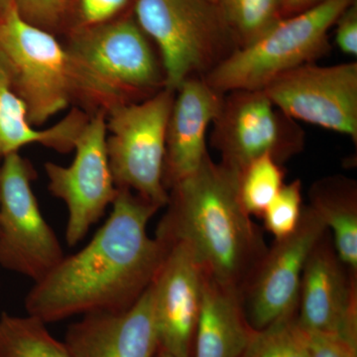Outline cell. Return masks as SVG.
<instances>
[{"instance_id": "6da1fadb", "label": "cell", "mask_w": 357, "mask_h": 357, "mask_svg": "<svg viewBox=\"0 0 357 357\" xmlns=\"http://www.w3.org/2000/svg\"><path fill=\"white\" fill-rule=\"evenodd\" d=\"M112 211L91 241L65 256L25 299L27 314L45 324L100 312H119L151 285L167 246L148 234L158 206L119 189Z\"/></svg>"}, {"instance_id": "7a4b0ae2", "label": "cell", "mask_w": 357, "mask_h": 357, "mask_svg": "<svg viewBox=\"0 0 357 357\" xmlns=\"http://www.w3.org/2000/svg\"><path fill=\"white\" fill-rule=\"evenodd\" d=\"M238 178L208 155L196 172L169 189L155 237L166 246L185 244L208 276L243 293L268 248L241 203Z\"/></svg>"}, {"instance_id": "3957f363", "label": "cell", "mask_w": 357, "mask_h": 357, "mask_svg": "<svg viewBox=\"0 0 357 357\" xmlns=\"http://www.w3.org/2000/svg\"><path fill=\"white\" fill-rule=\"evenodd\" d=\"M79 109L89 115L139 102L165 89V74L151 40L132 16L70 32Z\"/></svg>"}, {"instance_id": "277c9868", "label": "cell", "mask_w": 357, "mask_h": 357, "mask_svg": "<svg viewBox=\"0 0 357 357\" xmlns=\"http://www.w3.org/2000/svg\"><path fill=\"white\" fill-rule=\"evenodd\" d=\"M354 0H324L282 18L255 41L231 54L204 76L222 93L263 89L276 77L311 64L330 51L328 32Z\"/></svg>"}, {"instance_id": "5b68a950", "label": "cell", "mask_w": 357, "mask_h": 357, "mask_svg": "<svg viewBox=\"0 0 357 357\" xmlns=\"http://www.w3.org/2000/svg\"><path fill=\"white\" fill-rule=\"evenodd\" d=\"M133 13L156 46L171 91L204 77L237 49L213 0H134Z\"/></svg>"}, {"instance_id": "8992f818", "label": "cell", "mask_w": 357, "mask_h": 357, "mask_svg": "<svg viewBox=\"0 0 357 357\" xmlns=\"http://www.w3.org/2000/svg\"><path fill=\"white\" fill-rule=\"evenodd\" d=\"M0 52L9 72V86L25 103L36 128L79 102L74 62L55 35L30 24L16 6L0 16Z\"/></svg>"}, {"instance_id": "52a82bcc", "label": "cell", "mask_w": 357, "mask_h": 357, "mask_svg": "<svg viewBox=\"0 0 357 357\" xmlns=\"http://www.w3.org/2000/svg\"><path fill=\"white\" fill-rule=\"evenodd\" d=\"M175 91L163 89L139 102L107 114V149L117 189L135 192L159 208L168 203L164 185L166 130Z\"/></svg>"}, {"instance_id": "ba28073f", "label": "cell", "mask_w": 357, "mask_h": 357, "mask_svg": "<svg viewBox=\"0 0 357 357\" xmlns=\"http://www.w3.org/2000/svg\"><path fill=\"white\" fill-rule=\"evenodd\" d=\"M211 143L220 155V163L241 173L264 155L283 165L305 149L306 132L262 89L234 91L223 96Z\"/></svg>"}, {"instance_id": "9c48e42d", "label": "cell", "mask_w": 357, "mask_h": 357, "mask_svg": "<svg viewBox=\"0 0 357 357\" xmlns=\"http://www.w3.org/2000/svg\"><path fill=\"white\" fill-rule=\"evenodd\" d=\"M36 172L20 153L0 164V267L38 282L65 257L32 190Z\"/></svg>"}, {"instance_id": "30bf717a", "label": "cell", "mask_w": 357, "mask_h": 357, "mask_svg": "<svg viewBox=\"0 0 357 357\" xmlns=\"http://www.w3.org/2000/svg\"><path fill=\"white\" fill-rule=\"evenodd\" d=\"M107 135V114L91 115L75 144L72 163L45 164L49 191L68 208L66 239L70 246L83 241L119 192L110 170Z\"/></svg>"}, {"instance_id": "8fae6325", "label": "cell", "mask_w": 357, "mask_h": 357, "mask_svg": "<svg viewBox=\"0 0 357 357\" xmlns=\"http://www.w3.org/2000/svg\"><path fill=\"white\" fill-rule=\"evenodd\" d=\"M296 121L344 134L357 143V63L288 70L262 89Z\"/></svg>"}, {"instance_id": "7c38bea8", "label": "cell", "mask_w": 357, "mask_h": 357, "mask_svg": "<svg viewBox=\"0 0 357 357\" xmlns=\"http://www.w3.org/2000/svg\"><path fill=\"white\" fill-rule=\"evenodd\" d=\"M326 230L307 204L303 206L297 229L268 248L243 291L246 316L255 330L297 312L305 265Z\"/></svg>"}, {"instance_id": "4fadbf2b", "label": "cell", "mask_w": 357, "mask_h": 357, "mask_svg": "<svg viewBox=\"0 0 357 357\" xmlns=\"http://www.w3.org/2000/svg\"><path fill=\"white\" fill-rule=\"evenodd\" d=\"M356 272L340 259L326 230L303 271L296 317L300 328L357 347Z\"/></svg>"}, {"instance_id": "5bb4252c", "label": "cell", "mask_w": 357, "mask_h": 357, "mask_svg": "<svg viewBox=\"0 0 357 357\" xmlns=\"http://www.w3.org/2000/svg\"><path fill=\"white\" fill-rule=\"evenodd\" d=\"M204 273L185 244L167 245L150 288L159 349L173 356L192 357Z\"/></svg>"}, {"instance_id": "9a60e30c", "label": "cell", "mask_w": 357, "mask_h": 357, "mask_svg": "<svg viewBox=\"0 0 357 357\" xmlns=\"http://www.w3.org/2000/svg\"><path fill=\"white\" fill-rule=\"evenodd\" d=\"M70 357H155L159 349L151 288L124 311L84 314L68 328Z\"/></svg>"}, {"instance_id": "2e32d148", "label": "cell", "mask_w": 357, "mask_h": 357, "mask_svg": "<svg viewBox=\"0 0 357 357\" xmlns=\"http://www.w3.org/2000/svg\"><path fill=\"white\" fill-rule=\"evenodd\" d=\"M223 96L203 77H190L176 89L166 130L163 178L168 192L196 172L210 155L206 133L220 112Z\"/></svg>"}, {"instance_id": "e0dca14e", "label": "cell", "mask_w": 357, "mask_h": 357, "mask_svg": "<svg viewBox=\"0 0 357 357\" xmlns=\"http://www.w3.org/2000/svg\"><path fill=\"white\" fill-rule=\"evenodd\" d=\"M255 332L243 293L204 272L192 357H243Z\"/></svg>"}, {"instance_id": "ac0fdd59", "label": "cell", "mask_w": 357, "mask_h": 357, "mask_svg": "<svg viewBox=\"0 0 357 357\" xmlns=\"http://www.w3.org/2000/svg\"><path fill=\"white\" fill-rule=\"evenodd\" d=\"M89 115L75 107L62 121L49 128L33 126L22 100L9 86L0 84V158L17 153L30 144H41L57 152L69 153Z\"/></svg>"}, {"instance_id": "d6986e66", "label": "cell", "mask_w": 357, "mask_h": 357, "mask_svg": "<svg viewBox=\"0 0 357 357\" xmlns=\"http://www.w3.org/2000/svg\"><path fill=\"white\" fill-rule=\"evenodd\" d=\"M309 206L332 230L338 257L357 271V183L344 175L328 176L310 188Z\"/></svg>"}, {"instance_id": "ffe728a7", "label": "cell", "mask_w": 357, "mask_h": 357, "mask_svg": "<svg viewBox=\"0 0 357 357\" xmlns=\"http://www.w3.org/2000/svg\"><path fill=\"white\" fill-rule=\"evenodd\" d=\"M46 324L27 316L0 317V357H70L64 342L47 330Z\"/></svg>"}, {"instance_id": "44dd1931", "label": "cell", "mask_w": 357, "mask_h": 357, "mask_svg": "<svg viewBox=\"0 0 357 357\" xmlns=\"http://www.w3.org/2000/svg\"><path fill=\"white\" fill-rule=\"evenodd\" d=\"M237 49L255 41L282 20L281 0H215Z\"/></svg>"}, {"instance_id": "7402d4cb", "label": "cell", "mask_w": 357, "mask_h": 357, "mask_svg": "<svg viewBox=\"0 0 357 357\" xmlns=\"http://www.w3.org/2000/svg\"><path fill=\"white\" fill-rule=\"evenodd\" d=\"M283 165L269 155L255 160L239 173L238 195L250 217L262 218L269 204L285 184Z\"/></svg>"}, {"instance_id": "603a6c76", "label": "cell", "mask_w": 357, "mask_h": 357, "mask_svg": "<svg viewBox=\"0 0 357 357\" xmlns=\"http://www.w3.org/2000/svg\"><path fill=\"white\" fill-rule=\"evenodd\" d=\"M296 317L294 312L255 330L243 357H310Z\"/></svg>"}, {"instance_id": "cb8c5ba5", "label": "cell", "mask_w": 357, "mask_h": 357, "mask_svg": "<svg viewBox=\"0 0 357 357\" xmlns=\"http://www.w3.org/2000/svg\"><path fill=\"white\" fill-rule=\"evenodd\" d=\"M303 206L302 183L299 178L284 184L263 215L265 229L275 239L290 236L299 225Z\"/></svg>"}, {"instance_id": "d4e9b609", "label": "cell", "mask_w": 357, "mask_h": 357, "mask_svg": "<svg viewBox=\"0 0 357 357\" xmlns=\"http://www.w3.org/2000/svg\"><path fill=\"white\" fill-rule=\"evenodd\" d=\"M131 0H76L70 32L88 29L122 17Z\"/></svg>"}, {"instance_id": "484cf974", "label": "cell", "mask_w": 357, "mask_h": 357, "mask_svg": "<svg viewBox=\"0 0 357 357\" xmlns=\"http://www.w3.org/2000/svg\"><path fill=\"white\" fill-rule=\"evenodd\" d=\"M23 20L54 34L68 15L69 0H15Z\"/></svg>"}, {"instance_id": "4316f807", "label": "cell", "mask_w": 357, "mask_h": 357, "mask_svg": "<svg viewBox=\"0 0 357 357\" xmlns=\"http://www.w3.org/2000/svg\"><path fill=\"white\" fill-rule=\"evenodd\" d=\"M300 331L310 357H357V347L342 338L302 328Z\"/></svg>"}, {"instance_id": "83f0119b", "label": "cell", "mask_w": 357, "mask_h": 357, "mask_svg": "<svg viewBox=\"0 0 357 357\" xmlns=\"http://www.w3.org/2000/svg\"><path fill=\"white\" fill-rule=\"evenodd\" d=\"M335 43L345 55L357 56V4L356 0L338 17L335 24Z\"/></svg>"}, {"instance_id": "f1b7e54d", "label": "cell", "mask_w": 357, "mask_h": 357, "mask_svg": "<svg viewBox=\"0 0 357 357\" xmlns=\"http://www.w3.org/2000/svg\"><path fill=\"white\" fill-rule=\"evenodd\" d=\"M321 1L324 0H281L282 18L306 11Z\"/></svg>"}, {"instance_id": "f546056e", "label": "cell", "mask_w": 357, "mask_h": 357, "mask_svg": "<svg viewBox=\"0 0 357 357\" xmlns=\"http://www.w3.org/2000/svg\"><path fill=\"white\" fill-rule=\"evenodd\" d=\"M1 83L9 84V72L6 59L0 52V84Z\"/></svg>"}, {"instance_id": "4dcf8cb0", "label": "cell", "mask_w": 357, "mask_h": 357, "mask_svg": "<svg viewBox=\"0 0 357 357\" xmlns=\"http://www.w3.org/2000/svg\"><path fill=\"white\" fill-rule=\"evenodd\" d=\"M14 6L15 0H0V16L6 14Z\"/></svg>"}, {"instance_id": "1f68e13d", "label": "cell", "mask_w": 357, "mask_h": 357, "mask_svg": "<svg viewBox=\"0 0 357 357\" xmlns=\"http://www.w3.org/2000/svg\"><path fill=\"white\" fill-rule=\"evenodd\" d=\"M155 357H175L173 356L172 354H168V352L162 351V349H158V352H157L156 356Z\"/></svg>"}, {"instance_id": "d6a6232c", "label": "cell", "mask_w": 357, "mask_h": 357, "mask_svg": "<svg viewBox=\"0 0 357 357\" xmlns=\"http://www.w3.org/2000/svg\"><path fill=\"white\" fill-rule=\"evenodd\" d=\"M213 2H215V0H213Z\"/></svg>"}]
</instances>
